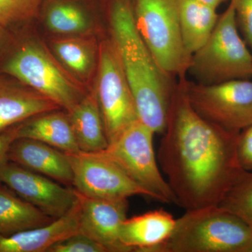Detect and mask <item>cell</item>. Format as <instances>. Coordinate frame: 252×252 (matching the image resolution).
<instances>
[{
  "instance_id": "1",
  "label": "cell",
  "mask_w": 252,
  "mask_h": 252,
  "mask_svg": "<svg viewBox=\"0 0 252 252\" xmlns=\"http://www.w3.org/2000/svg\"><path fill=\"white\" fill-rule=\"evenodd\" d=\"M187 79L176 83L157 159L176 204L188 211L218 205L246 170L237 152L240 132L200 117L189 102Z\"/></svg>"
},
{
  "instance_id": "2",
  "label": "cell",
  "mask_w": 252,
  "mask_h": 252,
  "mask_svg": "<svg viewBox=\"0 0 252 252\" xmlns=\"http://www.w3.org/2000/svg\"><path fill=\"white\" fill-rule=\"evenodd\" d=\"M109 39L135 100L139 120L163 133L177 80L162 70L135 26L132 0H106Z\"/></svg>"
},
{
  "instance_id": "3",
  "label": "cell",
  "mask_w": 252,
  "mask_h": 252,
  "mask_svg": "<svg viewBox=\"0 0 252 252\" xmlns=\"http://www.w3.org/2000/svg\"><path fill=\"white\" fill-rule=\"evenodd\" d=\"M252 230L219 205L188 210L151 252H252Z\"/></svg>"
},
{
  "instance_id": "4",
  "label": "cell",
  "mask_w": 252,
  "mask_h": 252,
  "mask_svg": "<svg viewBox=\"0 0 252 252\" xmlns=\"http://www.w3.org/2000/svg\"><path fill=\"white\" fill-rule=\"evenodd\" d=\"M188 73L207 85L252 77V52L240 36L230 3L206 42L192 55Z\"/></svg>"
},
{
  "instance_id": "5",
  "label": "cell",
  "mask_w": 252,
  "mask_h": 252,
  "mask_svg": "<svg viewBox=\"0 0 252 252\" xmlns=\"http://www.w3.org/2000/svg\"><path fill=\"white\" fill-rule=\"evenodd\" d=\"M0 73L14 78L69 112L86 95L84 84L73 77L49 51L34 41L15 50Z\"/></svg>"
},
{
  "instance_id": "6",
  "label": "cell",
  "mask_w": 252,
  "mask_h": 252,
  "mask_svg": "<svg viewBox=\"0 0 252 252\" xmlns=\"http://www.w3.org/2000/svg\"><path fill=\"white\" fill-rule=\"evenodd\" d=\"M137 31L159 67L175 80L187 77L192 56L184 45L177 0H132Z\"/></svg>"
},
{
  "instance_id": "7",
  "label": "cell",
  "mask_w": 252,
  "mask_h": 252,
  "mask_svg": "<svg viewBox=\"0 0 252 252\" xmlns=\"http://www.w3.org/2000/svg\"><path fill=\"white\" fill-rule=\"evenodd\" d=\"M155 134L140 120L136 121L102 152L148 192L149 197L176 204L175 195L158 164L153 142Z\"/></svg>"
},
{
  "instance_id": "8",
  "label": "cell",
  "mask_w": 252,
  "mask_h": 252,
  "mask_svg": "<svg viewBox=\"0 0 252 252\" xmlns=\"http://www.w3.org/2000/svg\"><path fill=\"white\" fill-rule=\"evenodd\" d=\"M190 105L200 117L225 130L240 132L252 125V81L199 84L187 79Z\"/></svg>"
},
{
  "instance_id": "9",
  "label": "cell",
  "mask_w": 252,
  "mask_h": 252,
  "mask_svg": "<svg viewBox=\"0 0 252 252\" xmlns=\"http://www.w3.org/2000/svg\"><path fill=\"white\" fill-rule=\"evenodd\" d=\"M95 91L109 144L139 120L135 100L110 39L99 46Z\"/></svg>"
},
{
  "instance_id": "10",
  "label": "cell",
  "mask_w": 252,
  "mask_h": 252,
  "mask_svg": "<svg viewBox=\"0 0 252 252\" xmlns=\"http://www.w3.org/2000/svg\"><path fill=\"white\" fill-rule=\"evenodd\" d=\"M73 172L72 187L89 198L121 200L148 192L127 177L102 152L68 154Z\"/></svg>"
},
{
  "instance_id": "11",
  "label": "cell",
  "mask_w": 252,
  "mask_h": 252,
  "mask_svg": "<svg viewBox=\"0 0 252 252\" xmlns=\"http://www.w3.org/2000/svg\"><path fill=\"white\" fill-rule=\"evenodd\" d=\"M0 184L53 219L63 216L77 201L74 188L8 160L0 166Z\"/></svg>"
},
{
  "instance_id": "12",
  "label": "cell",
  "mask_w": 252,
  "mask_h": 252,
  "mask_svg": "<svg viewBox=\"0 0 252 252\" xmlns=\"http://www.w3.org/2000/svg\"><path fill=\"white\" fill-rule=\"evenodd\" d=\"M77 195L79 232L100 244L107 252H130L119 237L121 226L127 219V199L107 200Z\"/></svg>"
},
{
  "instance_id": "13",
  "label": "cell",
  "mask_w": 252,
  "mask_h": 252,
  "mask_svg": "<svg viewBox=\"0 0 252 252\" xmlns=\"http://www.w3.org/2000/svg\"><path fill=\"white\" fill-rule=\"evenodd\" d=\"M8 160L60 184L72 187V165L67 154L29 138H16L10 145Z\"/></svg>"
},
{
  "instance_id": "14",
  "label": "cell",
  "mask_w": 252,
  "mask_h": 252,
  "mask_svg": "<svg viewBox=\"0 0 252 252\" xmlns=\"http://www.w3.org/2000/svg\"><path fill=\"white\" fill-rule=\"evenodd\" d=\"M57 109H61L46 96L0 74V135L32 117Z\"/></svg>"
},
{
  "instance_id": "15",
  "label": "cell",
  "mask_w": 252,
  "mask_h": 252,
  "mask_svg": "<svg viewBox=\"0 0 252 252\" xmlns=\"http://www.w3.org/2000/svg\"><path fill=\"white\" fill-rule=\"evenodd\" d=\"M79 220L77 199L69 211L48 224L9 236L0 235V252H48L55 244L79 233Z\"/></svg>"
},
{
  "instance_id": "16",
  "label": "cell",
  "mask_w": 252,
  "mask_h": 252,
  "mask_svg": "<svg viewBox=\"0 0 252 252\" xmlns=\"http://www.w3.org/2000/svg\"><path fill=\"white\" fill-rule=\"evenodd\" d=\"M176 220L164 210L126 219L120 228V240L129 251L151 252L171 235Z\"/></svg>"
},
{
  "instance_id": "17",
  "label": "cell",
  "mask_w": 252,
  "mask_h": 252,
  "mask_svg": "<svg viewBox=\"0 0 252 252\" xmlns=\"http://www.w3.org/2000/svg\"><path fill=\"white\" fill-rule=\"evenodd\" d=\"M46 27L59 36H91L94 18L91 0H43Z\"/></svg>"
},
{
  "instance_id": "18",
  "label": "cell",
  "mask_w": 252,
  "mask_h": 252,
  "mask_svg": "<svg viewBox=\"0 0 252 252\" xmlns=\"http://www.w3.org/2000/svg\"><path fill=\"white\" fill-rule=\"evenodd\" d=\"M18 138H29L72 154L81 152L66 111L43 113L17 126Z\"/></svg>"
},
{
  "instance_id": "19",
  "label": "cell",
  "mask_w": 252,
  "mask_h": 252,
  "mask_svg": "<svg viewBox=\"0 0 252 252\" xmlns=\"http://www.w3.org/2000/svg\"><path fill=\"white\" fill-rule=\"evenodd\" d=\"M51 46L59 63L83 84L97 72L99 46L91 36H58Z\"/></svg>"
},
{
  "instance_id": "20",
  "label": "cell",
  "mask_w": 252,
  "mask_h": 252,
  "mask_svg": "<svg viewBox=\"0 0 252 252\" xmlns=\"http://www.w3.org/2000/svg\"><path fill=\"white\" fill-rule=\"evenodd\" d=\"M67 114L81 152L96 153L107 148L109 142L94 89Z\"/></svg>"
},
{
  "instance_id": "21",
  "label": "cell",
  "mask_w": 252,
  "mask_h": 252,
  "mask_svg": "<svg viewBox=\"0 0 252 252\" xmlns=\"http://www.w3.org/2000/svg\"><path fill=\"white\" fill-rule=\"evenodd\" d=\"M181 33L189 54L206 42L216 26L220 14L217 9L198 0H177Z\"/></svg>"
},
{
  "instance_id": "22",
  "label": "cell",
  "mask_w": 252,
  "mask_h": 252,
  "mask_svg": "<svg viewBox=\"0 0 252 252\" xmlns=\"http://www.w3.org/2000/svg\"><path fill=\"white\" fill-rule=\"evenodd\" d=\"M55 219L0 184V235L9 236L51 223Z\"/></svg>"
},
{
  "instance_id": "23",
  "label": "cell",
  "mask_w": 252,
  "mask_h": 252,
  "mask_svg": "<svg viewBox=\"0 0 252 252\" xmlns=\"http://www.w3.org/2000/svg\"><path fill=\"white\" fill-rule=\"evenodd\" d=\"M218 205L239 217L252 230V173L244 172Z\"/></svg>"
},
{
  "instance_id": "24",
  "label": "cell",
  "mask_w": 252,
  "mask_h": 252,
  "mask_svg": "<svg viewBox=\"0 0 252 252\" xmlns=\"http://www.w3.org/2000/svg\"><path fill=\"white\" fill-rule=\"evenodd\" d=\"M43 0H0V25L8 28L28 22L40 13Z\"/></svg>"
},
{
  "instance_id": "25",
  "label": "cell",
  "mask_w": 252,
  "mask_h": 252,
  "mask_svg": "<svg viewBox=\"0 0 252 252\" xmlns=\"http://www.w3.org/2000/svg\"><path fill=\"white\" fill-rule=\"evenodd\" d=\"M48 252H107L103 246L87 235L79 233L55 244Z\"/></svg>"
},
{
  "instance_id": "26",
  "label": "cell",
  "mask_w": 252,
  "mask_h": 252,
  "mask_svg": "<svg viewBox=\"0 0 252 252\" xmlns=\"http://www.w3.org/2000/svg\"><path fill=\"white\" fill-rule=\"evenodd\" d=\"M230 3L234 8L238 28L252 52V0H230Z\"/></svg>"
},
{
  "instance_id": "27",
  "label": "cell",
  "mask_w": 252,
  "mask_h": 252,
  "mask_svg": "<svg viewBox=\"0 0 252 252\" xmlns=\"http://www.w3.org/2000/svg\"><path fill=\"white\" fill-rule=\"evenodd\" d=\"M237 152L239 162L244 170H252V125L240 134Z\"/></svg>"
},
{
  "instance_id": "28",
  "label": "cell",
  "mask_w": 252,
  "mask_h": 252,
  "mask_svg": "<svg viewBox=\"0 0 252 252\" xmlns=\"http://www.w3.org/2000/svg\"><path fill=\"white\" fill-rule=\"evenodd\" d=\"M17 126L11 127L0 135V166L8 160L10 145L17 137Z\"/></svg>"
},
{
  "instance_id": "29",
  "label": "cell",
  "mask_w": 252,
  "mask_h": 252,
  "mask_svg": "<svg viewBox=\"0 0 252 252\" xmlns=\"http://www.w3.org/2000/svg\"><path fill=\"white\" fill-rule=\"evenodd\" d=\"M7 30L0 25V56L4 52L5 47L7 45L9 41V34Z\"/></svg>"
},
{
  "instance_id": "30",
  "label": "cell",
  "mask_w": 252,
  "mask_h": 252,
  "mask_svg": "<svg viewBox=\"0 0 252 252\" xmlns=\"http://www.w3.org/2000/svg\"><path fill=\"white\" fill-rule=\"evenodd\" d=\"M198 1L207 6H211L214 9H217V8L225 0H198Z\"/></svg>"
},
{
  "instance_id": "31",
  "label": "cell",
  "mask_w": 252,
  "mask_h": 252,
  "mask_svg": "<svg viewBox=\"0 0 252 252\" xmlns=\"http://www.w3.org/2000/svg\"></svg>"
}]
</instances>
